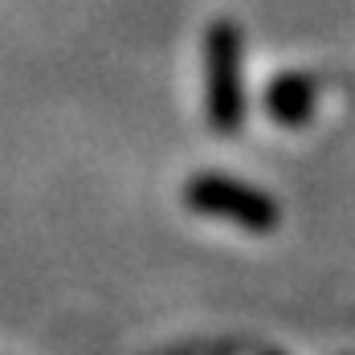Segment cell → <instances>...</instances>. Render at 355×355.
Masks as SVG:
<instances>
[{
	"label": "cell",
	"mask_w": 355,
	"mask_h": 355,
	"mask_svg": "<svg viewBox=\"0 0 355 355\" xmlns=\"http://www.w3.org/2000/svg\"><path fill=\"white\" fill-rule=\"evenodd\" d=\"M245 41L233 21H213L205 33V114L209 127L233 135L245 123V82H241Z\"/></svg>",
	"instance_id": "obj_1"
},
{
	"label": "cell",
	"mask_w": 355,
	"mask_h": 355,
	"mask_svg": "<svg viewBox=\"0 0 355 355\" xmlns=\"http://www.w3.org/2000/svg\"><path fill=\"white\" fill-rule=\"evenodd\" d=\"M184 205L192 213L249 229V233H270L282 220V209L274 196H266L261 188H253L245 180L220 176V172H196L184 184Z\"/></svg>",
	"instance_id": "obj_2"
},
{
	"label": "cell",
	"mask_w": 355,
	"mask_h": 355,
	"mask_svg": "<svg viewBox=\"0 0 355 355\" xmlns=\"http://www.w3.org/2000/svg\"><path fill=\"white\" fill-rule=\"evenodd\" d=\"M319 78L315 73H302V70H286L278 73L270 86H266V114L278 123V127H290V131H298V127H306L311 119H315V110H319Z\"/></svg>",
	"instance_id": "obj_3"
}]
</instances>
